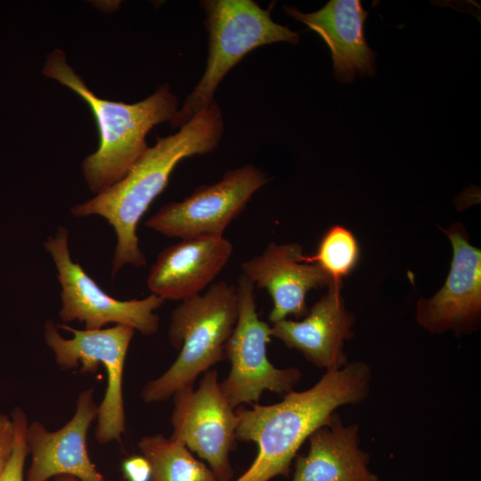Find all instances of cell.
<instances>
[{
  "instance_id": "cell-20",
  "label": "cell",
  "mask_w": 481,
  "mask_h": 481,
  "mask_svg": "<svg viewBox=\"0 0 481 481\" xmlns=\"http://www.w3.org/2000/svg\"><path fill=\"white\" fill-rule=\"evenodd\" d=\"M11 418L15 428V443L12 457L1 481H24V465L29 454L27 446L28 420L25 412L16 407Z\"/></svg>"
},
{
  "instance_id": "cell-13",
  "label": "cell",
  "mask_w": 481,
  "mask_h": 481,
  "mask_svg": "<svg viewBox=\"0 0 481 481\" xmlns=\"http://www.w3.org/2000/svg\"><path fill=\"white\" fill-rule=\"evenodd\" d=\"M328 292L299 321L284 319L273 322L271 335L300 352L314 366L339 370L347 361L345 342L354 336L355 316L345 306L341 281H331Z\"/></svg>"
},
{
  "instance_id": "cell-22",
  "label": "cell",
  "mask_w": 481,
  "mask_h": 481,
  "mask_svg": "<svg viewBox=\"0 0 481 481\" xmlns=\"http://www.w3.org/2000/svg\"><path fill=\"white\" fill-rule=\"evenodd\" d=\"M122 472L126 481H151V470L143 455H133L122 463Z\"/></svg>"
},
{
  "instance_id": "cell-6",
  "label": "cell",
  "mask_w": 481,
  "mask_h": 481,
  "mask_svg": "<svg viewBox=\"0 0 481 481\" xmlns=\"http://www.w3.org/2000/svg\"><path fill=\"white\" fill-rule=\"evenodd\" d=\"M135 330L126 325L98 330H77L68 325L45 324V341L61 367L80 366L81 372H95L100 364L106 371L107 387L98 405L94 431L100 444L120 441L125 432L123 373L126 353Z\"/></svg>"
},
{
  "instance_id": "cell-15",
  "label": "cell",
  "mask_w": 481,
  "mask_h": 481,
  "mask_svg": "<svg viewBox=\"0 0 481 481\" xmlns=\"http://www.w3.org/2000/svg\"><path fill=\"white\" fill-rule=\"evenodd\" d=\"M233 247L223 236L182 240L164 249L151 266L147 285L165 299L185 300L205 289L227 264Z\"/></svg>"
},
{
  "instance_id": "cell-1",
  "label": "cell",
  "mask_w": 481,
  "mask_h": 481,
  "mask_svg": "<svg viewBox=\"0 0 481 481\" xmlns=\"http://www.w3.org/2000/svg\"><path fill=\"white\" fill-rule=\"evenodd\" d=\"M371 366L362 361L328 371L310 388L291 391L269 405L235 411L236 439L257 444L251 466L236 481H269L288 477L292 461L306 439L330 423L338 408L362 404L371 392Z\"/></svg>"
},
{
  "instance_id": "cell-16",
  "label": "cell",
  "mask_w": 481,
  "mask_h": 481,
  "mask_svg": "<svg viewBox=\"0 0 481 481\" xmlns=\"http://www.w3.org/2000/svg\"><path fill=\"white\" fill-rule=\"evenodd\" d=\"M287 14L317 33L329 46L335 77L351 82L355 75L373 76L375 53L364 36L368 12L359 0H331L314 12L284 6Z\"/></svg>"
},
{
  "instance_id": "cell-14",
  "label": "cell",
  "mask_w": 481,
  "mask_h": 481,
  "mask_svg": "<svg viewBox=\"0 0 481 481\" xmlns=\"http://www.w3.org/2000/svg\"><path fill=\"white\" fill-rule=\"evenodd\" d=\"M303 256L298 243L271 242L261 254L241 264L242 274L270 294L273 306L269 320L273 323L289 315L305 317L309 310L307 292L332 281L317 265L303 262Z\"/></svg>"
},
{
  "instance_id": "cell-9",
  "label": "cell",
  "mask_w": 481,
  "mask_h": 481,
  "mask_svg": "<svg viewBox=\"0 0 481 481\" xmlns=\"http://www.w3.org/2000/svg\"><path fill=\"white\" fill-rule=\"evenodd\" d=\"M267 181L266 174L252 164L229 169L216 183L200 186L182 201L162 206L145 226L181 240L223 236L229 224Z\"/></svg>"
},
{
  "instance_id": "cell-7",
  "label": "cell",
  "mask_w": 481,
  "mask_h": 481,
  "mask_svg": "<svg viewBox=\"0 0 481 481\" xmlns=\"http://www.w3.org/2000/svg\"><path fill=\"white\" fill-rule=\"evenodd\" d=\"M238 318L224 347L231 370L219 383L224 396L232 408L257 402L265 390L286 395L301 379L297 367L273 366L266 355L271 340V326L261 321L254 297L255 284L244 274L238 279Z\"/></svg>"
},
{
  "instance_id": "cell-21",
  "label": "cell",
  "mask_w": 481,
  "mask_h": 481,
  "mask_svg": "<svg viewBox=\"0 0 481 481\" xmlns=\"http://www.w3.org/2000/svg\"><path fill=\"white\" fill-rule=\"evenodd\" d=\"M15 443V428L12 418L0 415V481L12 454Z\"/></svg>"
},
{
  "instance_id": "cell-8",
  "label": "cell",
  "mask_w": 481,
  "mask_h": 481,
  "mask_svg": "<svg viewBox=\"0 0 481 481\" xmlns=\"http://www.w3.org/2000/svg\"><path fill=\"white\" fill-rule=\"evenodd\" d=\"M45 248L51 255L58 271L61 287L63 322H83L86 330L102 329L108 323L126 325L143 335H151L159 329V318L155 310L164 299L154 294L143 299L118 300L108 295L74 262L69 250V232L60 226L54 237H48Z\"/></svg>"
},
{
  "instance_id": "cell-12",
  "label": "cell",
  "mask_w": 481,
  "mask_h": 481,
  "mask_svg": "<svg viewBox=\"0 0 481 481\" xmlns=\"http://www.w3.org/2000/svg\"><path fill=\"white\" fill-rule=\"evenodd\" d=\"M93 393V388L79 393L73 416L58 430L50 431L39 421L28 425L31 462L24 481H50L58 476L106 481L91 461L86 446L88 429L98 416Z\"/></svg>"
},
{
  "instance_id": "cell-18",
  "label": "cell",
  "mask_w": 481,
  "mask_h": 481,
  "mask_svg": "<svg viewBox=\"0 0 481 481\" xmlns=\"http://www.w3.org/2000/svg\"><path fill=\"white\" fill-rule=\"evenodd\" d=\"M138 447L151 466V481H217L212 470L195 459L179 439L160 434L145 436Z\"/></svg>"
},
{
  "instance_id": "cell-4",
  "label": "cell",
  "mask_w": 481,
  "mask_h": 481,
  "mask_svg": "<svg viewBox=\"0 0 481 481\" xmlns=\"http://www.w3.org/2000/svg\"><path fill=\"white\" fill-rule=\"evenodd\" d=\"M237 318V287L224 281L183 300L172 313L168 330L170 343L180 354L162 375L144 386L142 399L161 402L193 387L197 377L225 359L224 347Z\"/></svg>"
},
{
  "instance_id": "cell-19",
  "label": "cell",
  "mask_w": 481,
  "mask_h": 481,
  "mask_svg": "<svg viewBox=\"0 0 481 481\" xmlns=\"http://www.w3.org/2000/svg\"><path fill=\"white\" fill-rule=\"evenodd\" d=\"M359 248L353 233L340 225L330 227L322 238L313 256H303L302 261L315 264L333 281H341L355 266Z\"/></svg>"
},
{
  "instance_id": "cell-3",
  "label": "cell",
  "mask_w": 481,
  "mask_h": 481,
  "mask_svg": "<svg viewBox=\"0 0 481 481\" xmlns=\"http://www.w3.org/2000/svg\"><path fill=\"white\" fill-rule=\"evenodd\" d=\"M45 77L54 79L79 95L90 107L96 120L98 150L82 162L85 180L94 194H99L122 180L149 148L146 135L156 125L175 118L178 100L168 84L141 102L125 103L102 99L67 63L61 49L46 56Z\"/></svg>"
},
{
  "instance_id": "cell-5",
  "label": "cell",
  "mask_w": 481,
  "mask_h": 481,
  "mask_svg": "<svg viewBox=\"0 0 481 481\" xmlns=\"http://www.w3.org/2000/svg\"><path fill=\"white\" fill-rule=\"evenodd\" d=\"M208 51L205 71L170 122L181 127L210 105L224 76L245 55L260 46L286 42L297 45L298 34L273 20L271 10L252 0H203Z\"/></svg>"
},
{
  "instance_id": "cell-23",
  "label": "cell",
  "mask_w": 481,
  "mask_h": 481,
  "mask_svg": "<svg viewBox=\"0 0 481 481\" xmlns=\"http://www.w3.org/2000/svg\"><path fill=\"white\" fill-rule=\"evenodd\" d=\"M50 481H79V480L70 476H58L52 478Z\"/></svg>"
},
{
  "instance_id": "cell-10",
  "label": "cell",
  "mask_w": 481,
  "mask_h": 481,
  "mask_svg": "<svg viewBox=\"0 0 481 481\" xmlns=\"http://www.w3.org/2000/svg\"><path fill=\"white\" fill-rule=\"evenodd\" d=\"M172 397L171 437L206 461L217 481H230L233 470L229 454L237 441L238 418L221 392L217 372L208 370L197 389L185 387Z\"/></svg>"
},
{
  "instance_id": "cell-2",
  "label": "cell",
  "mask_w": 481,
  "mask_h": 481,
  "mask_svg": "<svg viewBox=\"0 0 481 481\" xmlns=\"http://www.w3.org/2000/svg\"><path fill=\"white\" fill-rule=\"evenodd\" d=\"M223 112L216 102L200 110L175 134L158 137L127 175L93 199L74 206L73 216L98 215L113 227L117 245L111 274L125 265L146 264L139 248L136 226L151 202L166 188L172 171L183 159L203 155L219 146L224 135Z\"/></svg>"
},
{
  "instance_id": "cell-17",
  "label": "cell",
  "mask_w": 481,
  "mask_h": 481,
  "mask_svg": "<svg viewBox=\"0 0 481 481\" xmlns=\"http://www.w3.org/2000/svg\"><path fill=\"white\" fill-rule=\"evenodd\" d=\"M306 455L296 456L291 481H379L361 447L360 427L346 425L338 414L307 439Z\"/></svg>"
},
{
  "instance_id": "cell-11",
  "label": "cell",
  "mask_w": 481,
  "mask_h": 481,
  "mask_svg": "<svg viewBox=\"0 0 481 481\" xmlns=\"http://www.w3.org/2000/svg\"><path fill=\"white\" fill-rule=\"evenodd\" d=\"M444 232L453 250L451 270L439 291L429 299L420 298L416 320L433 333H469L480 320L481 252L470 245L461 225Z\"/></svg>"
}]
</instances>
